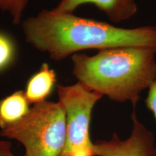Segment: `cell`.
<instances>
[{
	"label": "cell",
	"mask_w": 156,
	"mask_h": 156,
	"mask_svg": "<svg viewBox=\"0 0 156 156\" xmlns=\"http://www.w3.org/2000/svg\"><path fill=\"white\" fill-rule=\"evenodd\" d=\"M0 156H15L12 153V145L10 142L0 140Z\"/></svg>",
	"instance_id": "cell-12"
},
{
	"label": "cell",
	"mask_w": 156,
	"mask_h": 156,
	"mask_svg": "<svg viewBox=\"0 0 156 156\" xmlns=\"http://www.w3.org/2000/svg\"><path fill=\"white\" fill-rule=\"evenodd\" d=\"M30 104L25 91L17 90L0 100V128H8L18 122L30 111Z\"/></svg>",
	"instance_id": "cell-8"
},
{
	"label": "cell",
	"mask_w": 156,
	"mask_h": 156,
	"mask_svg": "<svg viewBox=\"0 0 156 156\" xmlns=\"http://www.w3.org/2000/svg\"><path fill=\"white\" fill-rule=\"evenodd\" d=\"M56 83V74L48 64L43 63L37 73L29 78L25 94L29 103H35L46 101L51 94Z\"/></svg>",
	"instance_id": "cell-7"
},
{
	"label": "cell",
	"mask_w": 156,
	"mask_h": 156,
	"mask_svg": "<svg viewBox=\"0 0 156 156\" xmlns=\"http://www.w3.org/2000/svg\"><path fill=\"white\" fill-rule=\"evenodd\" d=\"M29 0H0V10L9 13L15 25H19Z\"/></svg>",
	"instance_id": "cell-10"
},
{
	"label": "cell",
	"mask_w": 156,
	"mask_h": 156,
	"mask_svg": "<svg viewBox=\"0 0 156 156\" xmlns=\"http://www.w3.org/2000/svg\"><path fill=\"white\" fill-rule=\"evenodd\" d=\"M16 56L14 41L7 34L0 32V72L8 68Z\"/></svg>",
	"instance_id": "cell-9"
},
{
	"label": "cell",
	"mask_w": 156,
	"mask_h": 156,
	"mask_svg": "<svg viewBox=\"0 0 156 156\" xmlns=\"http://www.w3.org/2000/svg\"><path fill=\"white\" fill-rule=\"evenodd\" d=\"M25 41L54 60L79 51L136 46L156 51V26L118 28L109 23L43 9L21 23Z\"/></svg>",
	"instance_id": "cell-1"
},
{
	"label": "cell",
	"mask_w": 156,
	"mask_h": 156,
	"mask_svg": "<svg viewBox=\"0 0 156 156\" xmlns=\"http://www.w3.org/2000/svg\"><path fill=\"white\" fill-rule=\"evenodd\" d=\"M148 89L147 97L145 100L146 106L153 113L156 119V80Z\"/></svg>",
	"instance_id": "cell-11"
},
{
	"label": "cell",
	"mask_w": 156,
	"mask_h": 156,
	"mask_svg": "<svg viewBox=\"0 0 156 156\" xmlns=\"http://www.w3.org/2000/svg\"><path fill=\"white\" fill-rule=\"evenodd\" d=\"M87 4L95 5L115 23L129 20L137 12L135 0H61L52 9L58 13H73L78 7Z\"/></svg>",
	"instance_id": "cell-6"
},
{
	"label": "cell",
	"mask_w": 156,
	"mask_h": 156,
	"mask_svg": "<svg viewBox=\"0 0 156 156\" xmlns=\"http://www.w3.org/2000/svg\"><path fill=\"white\" fill-rule=\"evenodd\" d=\"M56 87L66 113L65 144L60 156H95L90 126L93 108L103 95L79 82Z\"/></svg>",
	"instance_id": "cell-4"
},
{
	"label": "cell",
	"mask_w": 156,
	"mask_h": 156,
	"mask_svg": "<svg viewBox=\"0 0 156 156\" xmlns=\"http://www.w3.org/2000/svg\"><path fill=\"white\" fill-rule=\"evenodd\" d=\"M133 127L129 137L121 140L116 133L108 141L98 140L94 144L95 156H156L154 137L136 118L135 109L132 114Z\"/></svg>",
	"instance_id": "cell-5"
},
{
	"label": "cell",
	"mask_w": 156,
	"mask_h": 156,
	"mask_svg": "<svg viewBox=\"0 0 156 156\" xmlns=\"http://www.w3.org/2000/svg\"><path fill=\"white\" fill-rule=\"evenodd\" d=\"M156 51L136 46L106 48L94 56H72L73 74L90 90L111 100L130 101L134 109L140 93L156 80Z\"/></svg>",
	"instance_id": "cell-2"
},
{
	"label": "cell",
	"mask_w": 156,
	"mask_h": 156,
	"mask_svg": "<svg viewBox=\"0 0 156 156\" xmlns=\"http://www.w3.org/2000/svg\"><path fill=\"white\" fill-rule=\"evenodd\" d=\"M0 136L23 144L25 156H60L66 139L64 106L59 101L35 103L22 119L1 130Z\"/></svg>",
	"instance_id": "cell-3"
}]
</instances>
